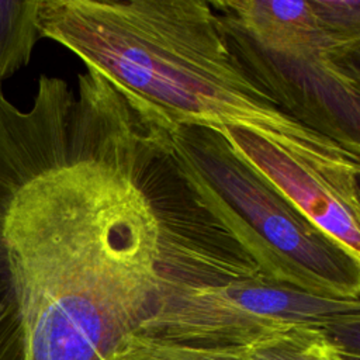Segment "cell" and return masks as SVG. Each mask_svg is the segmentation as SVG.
Here are the masks:
<instances>
[{
  "label": "cell",
  "instance_id": "cell-12",
  "mask_svg": "<svg viewBox=\"0 0 360 360\" xmlns=\"http://www.w3.org/2000/svg\"><path fill=\"white\" fill-rule=\"evenodd\" d=\"M332 55L339 66L360 84V45L332 51Z\"/></svg>",
  "mask_w": 360,
  "mask_h": 360
},
{
  "label": "cell",
  "instance_id": "cell-9",
  "mask_svg": "<svg viewBox=\"0 0 360 360\" xmlns=\"http://www.w3.org/2000/svg\"><path fill=\"white\" fill-rule=\"evenodd\" d=\"M318 325H297L266 335L245 349L255 360H325Z\"/></svg>",
  "mask_w": 360,
  "mask_h": 360
},
{
  "label": "cell",
  "instance_id": "cell-11",
  "mask_svg": "<svg viewBox=\"0 0 360 360\" xmlns=\"http://www.w3.org/2000/svg\"><path fill=\"white\" fill-rule=\"evenodd\" d=\"M318 328L332 346L360 354V312L338 316Z\"/></svg>",
  "mask_w": 360,
  "mask_h": 360
},
{
  "label": "cell",
  "instance_id": "cell-1",
  "mask_svg": "<svg viewBox=\"0 0 360 360\" xmlns=\"http://www.w3.org/2000/svg\"><path fill=\"white\" fill-rule=\"evenodd\" d=\"M39 32L120 87L156 122L240 127L309 160L360 162L290 115L252 75L204 0H41Z\"/></svg>",
  "mask_w": 360,
  "mask_h": 360
},
{
  "label": "cell",
  "instance_id": "cell-14",
  "mask_svg": "<svg viewBox=\"0 0 360 360\" xmlns=\"http://www.w3.org/2000/svg\"><path fill=\"white\" fill-rule=\"evenodd\" d=\"M356 177V186H357V191H359V195H360V172L354 174Z\"/></svg>",
  "mask_w": 360,
  "mask_h": 360
},
{
  "label": "cell",
  "instance_id": "cell-6",
  "mask_svg": "<svg viewBox=\"0 0 360 360\" xmlns=\"http://www.w3.org/2000/svg\"><path fill=\"white\" fill-rule=\"evenodd\" d=\"M217 11L264 49L287 56L332 51L312 1L211 0Z\"/></svg>",
  "mask_w": 360,
  "mask_h": 360
},
{
  "label": "cell",
  "instance_id": "cell-2",
  "mask_svg": "<svg viewBox=\"0 0 360 360\" xmlns=\"http://www.w3.org/2000/svg\"><path fill=\"white\" fill-rule=\"evenodd\" d=\"M360 312V300L314 295L271 280L217 222L165 232L160 288L141 335L197 347H246L273 332Z\"/></svg>",
  "mask_w": 360,
  "mask_h": 360
},
{
  "label": "cell",
  "instance_id": "cell-4",
  "mask_svg": "<svg viewBox=\"0 0 360 360\" xmlns=\"http://www.w3.org/2000/svg\"><path fill=\"white\" fill-rule=\"evenodd\" d=\"M221 18L239 59L278 104L360 162V84L339 66L332 51L280 55Z\"/></svg>",
  "mask_w": 360,
  "mask_h": 360
},
{
  "label": "cell",
  "instance_id": "cell-8",
  "mask_svg": "<svg viewBox=\"0 0 360 360\" xmlns=\"http://www.w3.org/2000/svg\"><path fill=\"white\" fill-rule=\"evenodd\" d=\"M110 360H255L242 347H197L158 340L141 333L129 336Z\"/></svg>",
  "mask_w": 360,
  "mask_h": 360
},
{
  "label": "cell",
  "instance_id": "cell-13",
  "mask_svg": "<svg viewBox=\"0 0 360 360\" xmlns=\"http://www.w3.org/2000/svg\"><path fill=\"white\" fill-rule=\"evenodd\" d=\"M319 333H321V330H319ZM319 350L325 360H360V354L349 353V352H345V350H340V349L332 346L323 338L322 333H321V340H319Z\"/></svg>",
  "mask_w": 360,
  "mask_h": 360
},
{
  "label": "cell",
  "instance_id": "cell-5",
  "mask_svg": "<svg viewBox=\"0 0 360 360\" xmlns=\"http://www.w3.org/2000/svg\"><path fill=\"white\" fill-rule=\"evenodd\" d=\"M218 129L232 149L315 226L360 260V195L356 172L309 160L246 128Z\"/></svg>",
  "mask_w": 360,
  "mask_h": 360
},
{
  "label": "cell",
  "instance_id": "cell-10",
  "mask_svg": "<svg viewBox=\"0 0 360 360\" xmlns=\"http://www.w3.org/2000/svg\"><path fill=\"white\" fill-rule=\"evenodd\" d=\"M332 51L360 45V0H311Z\"/></svg>",
  "mask_w": 360,
  "mask_h": 360
},
{
  "label": "cell",
  "instance_id": "cell-3",
  "mask_svg": "<svg viewBox=\"0 0 360 360\" xmlns=\"http://www.w3.org/2000/svg\"><path fill=\"white\" fill-rule=\"evenodd\" d=\"M162 127L187 187L271 280L319 297L360 300V260L240 158L218 128Z\"/></svg>",
  "mask_w": 360,
  "mask_h": 360
},
{
  "label": "cell",
  "instance_id": "cell-7",
  "mask_svg": "<svg viewBox=\"0 0 360 360\" xmlns=\"http://www.w3.org/2000/svg\"><path fill=\"white\" fill-rule=\"evenodd\" d=\"M41 0H0V91L3 82L27 66L39 32Z\"/></svg>",
  "mask_w": 360,
  "mask_h": 360
}]
</instances>
